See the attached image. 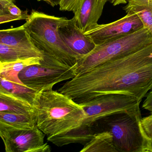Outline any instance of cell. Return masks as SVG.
Returning <instances> with one entry per match:
<instances>
[{
    "mask_svg": "<svg viewBox=\"0 0 152 152\" xmlns=\"http://www.w3.org/2000/svg\"><path fill=\"white\" fill-rule=\"evenodd\" d=\"M152 88V43L76 76L58 91L80 104L113 93L132 95L141 102Z\"/></svg>",
    "mask_w": 152,
    "mask_h": 152,
    "instance_id": "1",
    "label": "cell"
},
{
    "mask_svg": "<svg viewBox=\"0 0 152 152\" xmlns=\"http://www.w3.org/2000/svg\"><path fill=\"white\" fill-rule=\"evenodd\" d=\"M33 107L36 126L47 138L80 126L86 117L81 105L53 89L42 91Z\"/></svg>",
    "mask_w": 152,
    "mask_h": 152,
    "instance_id": "2",
    "label": "cell"
},
{
    "mask_svg": "<svg viewBox=\"0 0 152 152\" xmlns=\"http://www.w3.org/2000/svg\"><path fill=\"white\" fill-rule=\"evenodd\" d=\"M67 19L33 10L23 26L33 43L43 54V59L72 67L80 58L65 43L58 31Z\"/></svg>",
    "mask_w": 152,
    "mask_h": 152,
    "instance_id": "3",
    "label": "cell"
},
{
    "mask_svg": "<svg viewBox=\"0 0 152 152\" xmlns=\"http://www.w3.org/2000/svg\"><path fill=\"white\" fill-rule=\"evenodd\" d=\"M140 110L119 112L102 118L94 124L100 132L112 136L118 152H146L149 139L141 125Z\"/></svg>",
    "mask_w": 152,
    "mask_h": 152,
    "instance_id": "4",
    "label": "cell"
},
{
    "mask_svg": "<svg viewBox=\"0 0 152 152\" xmlns=\"http://www.w3.org/2000/svg\"><path fill=\"white\" fill-rule=\"evenodd\" d=\"M152 43L151 33L144 27L122 36L97 45L75 65L76 76L86 73L107 62L121 58Z\"/></svg>",
    "mask_w": 152,
    "mask_h": 152,
    "instance_id": "5",
    "label": "cell"
},
{
    "mask_svg": "<svg viewBox=\"0 0 152 152\" xmlns=\"http://www.w3.org/2000/svg\"><path fill=\"white\" fill-rule=\"evenodd\" d=\"M76 76L75 65L66 67L43 59L40 64L27 66L18 75L25 86L40 91L53 89L58 83L70 80Z\"/></svg>",
    "mask_w": 152,
    "mask_h": 152,
    "instance_id": "6",
    "label": "cell"
},
{
    "mask_svg": "<svg viewBox=\"0 0 152 152\" xmlns=\"http://www.w3.org/2000/svg\"><path fill=\"white\" fill-rule=\"evenodd\" d=\"M141 101L136 97L123 94L104 95L88 102L80 104L86 117L83 126H91L104 117L119 112L140 110Z\"/></svg>",
    "mask_w": 152,
    "mask_h": 152,
    "instance_id": "7",
    "label": "cell"
},
{
    "mask_svg": "<svg viewBox=\"0 0 152 152\" xmlns=\"http://www.w3.org/2000/svg\"><path fill=\"white\" fill-rule=\"evenodd\" d=\"M45 135L37 126L29 128L9 127L0 130L6 152H50Z\"/></svg>",
    "mask_w": 152,
    "mask_h": 152,
    "instance_id": "8",
    "label": "cell"
},
{
    "mask_svg": "<svg viewBox=\"0 0 152 152\" xmlns=\"http://www.w3.org/2000/svg\"><path fill=\"white\" fill-rule=\"evenodd\" d=\"M143 27L139 17L134 13H127L123 18L106 24L98 25L86 33L96 45L111 39L127 35Z\"/></svg>",
    "mask_w": 152,
    "mask_h": 152,
    "instance_id": "9",
    "label": "cell"
},
{
    "mask_svg": "<svg viewBox=\"0 0 152 152\" xmlns=\"http://www.w3.org/2000/svg\"><path fill=\"white\" fill-rule=\"evenodd\" d=\"M58 31L65 43L80 58L88 54L96 46L89 36L81 32L74 17L67 19L59 27Z\"/></svg>",
    "mask_w": 152,
    "mask_h": 152,
    "instance_id": "10",
    "label": "cell"
},
{
    "mask_svg": "<svg viewBox=\"0 0 152 152\" xmlns=\"http://www.w3.org/2000/svg\"><path fill=\"white\" fill-rule=\"evenodd\" d=\"M108 0H80L74 13L76 24L84 34L93 30L99 24L104 7Z\"/></svg>",
    "mask_w": 152,
    "mask_h": 152,
    "instance_id": "11",
    "label": "cell"
},
{
    "mask_svg": "<svg viewBox=\"0 0 152 152\" xmlns=\"http://www.w3.org/2000/svg\"><path fill=\"white\" fill-rule=\"evenodd\" d=\"M99 132L100 130L94 124L91 126L82 125L64 134L48 137L47 140L58 147L71 144L85 145Z\"/></svg>",
    "mask_w": 152,
    "mask_h": 152,
    "instance_id": "12",
    "label": "cell"
},
{
    "mask_svg": "<svg viewBox=\"0 0 152 152\" xmlns=\"http://www.w3.org/2000/svg\"><path fill=\"white\" fill-rule=\"evenodd\" d=\"M0 43L43 54L33 43L23 25L18 27L0 30Z\"/></svg>",
    "mask_w": 152,
    "mask_h": 152,
    "instance_id": "13",
    "label": "cell"
},
{
    "mask_svg": "<svg viewBox=\"0 0 152 152\" xmlns=\"http://www.w3.org/2000/svg\"><path fill=\"white\" fill-rule=\"evenodd\" d=\"M41 92L0 78V95L27 103L33 107Z\"/></svg>",
    "mask_w": 152,
    "mask_h": 152,
    "instance_id": "14",
    "label": "cell"
},
{
    "mask_svg": "<svg viewBox=\"0 0 152 152\" xmlns=\"http://www.w3.org/2000/svg\"><path fill=\"white\" fill-rule=\"evenodd\" d=\"M43 58L30 57L19 59L13 61H0V78L24 85L19 78L20 72L26 67L33 64H40Z\"/></svg>",
    "mask_w": 152,
    "mask_h": 152,
    "instance_id": "15",
    "label": "cell"
},
{
    "mask_svg": "<svg viewBox=\"0 0 152 152\" xmlns=\"http://www.w3.org/2000/svg\"><path fill=\"white\" fill-rule=\"evenodd\" d=\"M124 10L127 13H134L152 37V0H127Z\"/></svg>",
    "mask_w": 152,
    "mask_h": 152,
    "instance_id": "16",
    "label": "cell"
},
{
    "mask_svg": "<svg viewBox=\"0 0 152 152\" xmlns=\"http://www.w3.org/2000/svg\"><path fill=\"white\" fill-rule=\"evenodd\" d=\"M35 125L34 113L22 114L0 111V130L9 127L29 128Z\"/></svg>",
    "mask_w": 152,
    "mask_h": 152,
    "instance_id": "17",
    "label": "cell"
},
{
    "mask_svg": "<svg viewBox=\"0 0 152 152\" xmlns=\"http://www.w3.org/2000/svg\"><path fill=\"white\" fill-rule=\"evenodd\" d=\"M80 152H118L113 144L112 136L108 131L96 134Z\"/></svg>",
    "mask_w": 152,
    "mask_h": 152,
    "instance_id": "18",
    "label": "cell"
},
{
    "mask_svg": "<svg viewBox=\"0 0 152 152\" xmlns=\"http://www.w3.org/2000/svg\"><path fill=\"white\" fill-rule=\"evenodd\" d=\"M0 111L22 114H34V107L27 103L0 95Z\"/></svg>",
    "mask_w": 152,
    "mask_h": 152,
    "instance_id": "19",
    "label": "cell"
},
{
    "mask_svg": "<svg viewBox=\"0 0 152 152\" xmlns=\"http://www.w3.org/2000/svg\"><path fill=\"white\" fill-rule=\"evenodd\" d=\"M43 54L0 43V61L10 62L30 57L43 58Z\"/></svg>",
    "mask_w": 152,
    "mask_h": 152,
    "instance_id": "20",
    "label": "cell"
},
{
    "mask_svg": "<svg viewBox=\"0 0 152 152\" xmlns=\"http://www.w3.org/2000/svg\"><path fill=\"white\" fill-rule=\"evenodd\" d=\"M80 0H61L59 4L60 10L72 11L74 13L77 10Z\"/></svg>",
    "mask_w": 152,
    "mask_h": 152,
    "instance_id": "21",
    "label": "cell"
},
{
    "mask_svg": "<svg viewBox=\"0 0 152 152\" xmlns=\"http://www.w3.org/2000/svg\"><path fill=\"white\" fill-rule=\"evenodd\" d=\"M141 125L148 139H152V113L141 119Z\"/></svg>",
    "mask_w": 152,
    "mask_h": 152,
    "instance_id": "22",
    "label": "cell"
},
{
    "mask_svg": "<svg viewBox=\"0 0 152 152\" xmlns=\"http://www.w3.org/2000/svg\"><path fill=\"white\" fill-rule=\"evenodd\" d=\"M28 15H23L21 16H15L11 14H5L0 15V24L6 22H11L14 21L20 20H26L28 18Z\"/></svg>",
    "mask_w": 152,
    "mask_h": 152,
    "instance_id": "23",
    "label": "cell"
},
{
    "mask_svg": "<svg viewBox=\"0 0 152 152\" xmlns=\"http://www.w3.org/2000/svg\"><path fill=\"white\" fill-rule=\"evenodd\" d=\"M7 10L10 14L13 16H21L28 14L27 11H21L13 2L10 3L8 4Z\"/></svg>",
    "mask_w": 152,
    "mask_h": 152,
    "instance_id": "24",
    "label": "cell"
},
{
    "mask_svg": "<svg viewBox=\"0 0 152 152\" xmlns=\"http://www.w3.org/2000/svg\"><path fill=\"white\" fill-rule=\"evenodd\" d=\"M146 94V99L144 101L142 107L144 109L151 111L152 113V88Z\"/></svg>",
    "mask_w": 152,
    "mask_h": 152,
    "instance_id": "25",
    "label": "cell"
},
{
    "mask_svg": "<svg viewBox=\"0 0 152 152\" xmlns=\"http://www.w3.org/2000/svg\"><path fill=\"white\" fill-rule=\"evenodd\" d=\"M10 2L0 0V15L10 14L7 10V6Z\"/></svg>",
    "mask_w": 152,
    "mask_h": 152,
    "instance_id": "26",
    "label": "cell"
},
{
    "mask_svg": "<svg viewBox=\"0 0 152 152\" xmlns=\"http://www.w3.org/2000/svg\"><path fill=\"white\" fill-rule=\"evenodd\" d=\"M38 1H44L50 4L52 7L59 5L61 0H37Z\"/></svg>",
    "mask_w": 152,
    "mask_h": 152,
    "instance_id": "27",
    "label": "cell"
},
{
    "mask_svg": "<svg viewBox=\"0 0 152 152\" xmlns=\"http://www.w3.org/2000/svg\"><path fill=\"white\" fill-rule=\"evenodd\" d=\"M111 3L114 6L120 4H125L127 3V0H111Z\"/></svg>",
    "mask_w": 152,
    "mask_h": 152,
    "instance_id": "28",
    "label": "cell"
},
{
    "mask_svg": "<svg viewBox=\"0 0 152 152\" xmlns=\"http://www.w3.org/2000/svg\"><path fill=\"white\" fill-rule=\"evenodd\" d=\"M147 152H152V139H149Z\"/></svg>",
    "mask_w": 152,
    "mask_h": 152,
    "instance_id": "29",
    "label": "cell"
},
{
    "mask_svg": "<svg viewBox=\"0 0 152 152\" xmlns=\"http://www.w3.org/2000/svg\"><path fill=\"white\" fill-rule=\"evenodd\" d=\"M3 1H7L10 2H13L15 1V0H3Z\"/></svg>",
    "mask_w": 152,
    "mask_h": 152,
    "instance_id": "30",
    "label": "cell"
},
{
    "mask_svg": "<svg viewBox=\"0 0 152 152\" xmlns=\"http://www.w3.org/2000/svg\"><path fill=\"white\" fill-rule=\"evenodd\" d=\"M2 1H3V0H2Z\"/></svg>",
    "mask_w": 152,
    "mask_h": 152,
    "instance_id": "31",
    "label": "cell"
}]
</instances>
